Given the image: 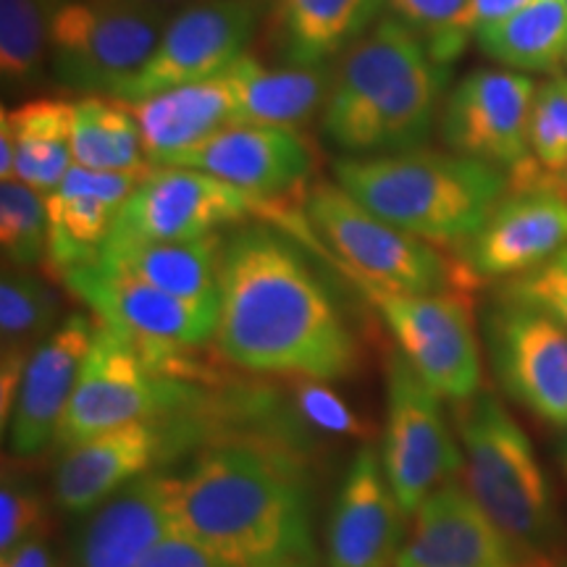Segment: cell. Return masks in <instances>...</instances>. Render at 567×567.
Listing matches in <instances>:
<instances>
[{
    "label": "cell",
    "instance_id": "obj_1",
    "mask_svg": "<svg viewBox=\"0 0 567 567\" xmlns=\"http://www.w3.org/2000/svg\"><path fill=\"white\" fill-rule=\"evenodd\" d=\"M213 344L250 373L350 379L360 350L342 310L297 245L266 224L224 237Z\"/></svg>",
    "mask_w": 567,
    "mask_h": 567
},
{
    "label": "cell",
    "instance_id": "obj_2",
    "mask_svg": "<svg viewBox=\"0 0 567 567\" xmlns=\"http://www.w3.org/2000/svg\"><path fill=\"white\" fill-rule=\"evenodd\" d=\"M176 523L234 567H321L300 467L255 442H218L176 478Z\"/></svg>",
    "mask_w": 567,
    "mask_h": 567
},
{
    "label": "cell",
    "instance_id": "obj_3",
    "mask_svg": "<svg viewBox=\"0 0 567 567\" xmlns=\"http://www.w3.org/2000/svg\"><path fill=\"white\" fill-rule=\"evenodd\" d=\"M450 80L452 69L386 13L334 61L321 111L323 140L354 158L423 147L442 116Z\"/></svg>",
    "mask_w": 567,
    "mask_h": 567
},
{
    "label": "cell",
    "instance_id": "obj_4",
    "mask_svg": "<svg viewBox=\"0 0 567 567\" xmlns=\"http://www.w3.org/2000/svg\"><path fill=\"white\" fill-rule=\"evenodd\" d=\"M334 179L347 195L429 245L465 247L509 193L492 163L415 147L386 155H342Z\"/></svg>",
    "mask_w": 567,
    "mask_h": 567
},
{
    "label": "cell",
    "instance_id": "obj_5",
    "mask_svg": "<svg viewBox=\"0 0 567 567\" xmlns=\"http://www.w3.org/2000/svg\"><path fill=\"white\" fill-rule=\"evenodd\" d=\"M467 492L509 538L526 567H551L555 502L526 431L492 392L457 405Z\"/></svg>",
    "mask_w": 567,
    "mask_h": 567
},
{
    "label": "cell",
    "instance_id": "obj_6",
    "mask_svg": "<svg viewBox=\"0 0 567 567\" xmlns=\"http://www.w3.org/2000/svg\"><path fill=\"white\" fill-rule=\"evenodd\" d=\"M302 213L310 231L329 245L352 279L415 295L446 292L460 284L473 287L463 264L455 268L436 245L396 229L347 195L339 184H316L305 197Z\"/></svg>",
    "mask_w": 567,
    "mask_h": 567
},
{
    "label": "cell",
    "instance_id": "obj_7",
    "mask_svg": "<svg viewBox=\"0 0 567 567\" xmlns=\"http://www.w3.org/2000/svg\"><path fill=\"white\" fill-rule=\"evenodd\" d=\"M166 27L142 0H61L51 30V76L82 95L118 97L147 66Z\"/></svg>",
    "mask_w": 567,
    "mask_h": 567
},
{
    "label": "cell",
    "instance_id": "obj_8",
    "mask_svg": "<svg viewBox=\"0 0 567 567\" xmlns=\"http://www.w3.org/2000/svg\"><path fill=\"white\" fill-rule=\"evenodd\" d=\"M354 281L379 308L396 350L442 400L460 405L481 392V352L465 289L415 295Z\"/></svg>",
    "mask_w": 567,
    "mask_h": 567
},
{
    "label": "cell",
    "instance_id": "obj_9",
    "mask_svg": "<svg viewBox=\"0 0 567 567\" xmlns=\"http://www.w3.org/2000/svg\"><path fill=\"white\" fill-rule=\"evenodd\" d=\"M381 465L408 517H413L431 494L457 481L465 467L463 446L452 436L442 396L425 384L400 350L389 354L386 365Z\"/></svg>",
    "mask_w": 567,
    "mask_h": 567
},
{
    "label": "cell",
    "instance_id": "obj_10",
    "mask_svg": "<svg viewBox=\"0 0 567 567\" xmlns=\"http://www.w3.org/2000/svg\"><path fill=\"white\" fill-rule=\"evenodd\" d=\"M195 396L187 381L155 375L118 331L97 321L95 342L55 431V444L66 450L118 425L155 421Z\"/></svg>",
    "mask_w": 567,
    "mask_h": 567
},
{
    "label": "cell",
    "instance_id": "obj_11",
    "mask_svg": "<svg viewBox=\"0 0 567 567\" xmlns=\"http://www.w3.org/2000/svg\"><path fill=\"white\" fill-rule=\"evenodd\" d=\"M258 205L243 189L197 168L153 166L118 210L101 255L208 237L245 221Z\"/></svg>",
    "mask_w": 567,
    "mask_h": 567
},
{
    "label": "cell",
    "instance_id": "obj_12",
    "mask_svg": "<svg viewBox=\"0 0 567 567\" xmlns=\"http://www.w3.org/2000/svg\"><path fill=\"white\" fill-rule=\"evenodd\" d=\"M484 337L499 386L544 423L567 429V323L499 292L486 310Z\"/></svg>",
    "mask_w": 567,
    "mask_h": 567
},
{
    "label": "cell",
    "instance_id": "obj_13",
    "mask_svg": "<svg viewBox=\"0 0 567 567\" xmlns=\"http://www.w3.org/2000/svg\"><path fill=\"white\" fill-rule=\"evenodd\" d=\"M258 0H197L166 21L158 48L116 101L137 103L155 92L224 74L243 59L258 27Z\"/></svg>",
    "mask_w": 567,
    "mask_h": 567
},
{
    "label": "cell",
    "instance_id": "obj_14",
    "mask_svg": "<svg viewBox=\"0 0 567 567\" xmlns=\"http://www.w3.org/2000/svg\"><path fill=\"white\" fill-rule=\"evenodd\" d=\"M536 84L509 69H476L446 92L442 140L446 151L513 174L530 158L528 118Z\"/></svg>",
    "mask_w": 567,
    "mask_h": 567
},
{
    "label": "cell",
    "instance_id": "obj_15",
    "mask_svg": "<svg viewBox=\"0 0 567 567\" xmlns=\"http://www.w3.org/2000/svg\"><path fill=\"white\" fill-rule=\"evenodd\" d=\"M61 279L69 292L97 316V321L111 326L132 344L197 350L216 337L218 305L182 300L101 260L74 268Z\"/></svg>",
    "mask_w": 567,
    "mask_h": 567
},
{
    "label": "cell",
    "instance_id": "obj_16",
    "mask_svg": "<svg viewBox=\"0 0 567 567\" xmlns=\"http://www.w3.org/2000/svg\"><path fill=\"white\" fill-rule=\"evenodd\" d=\"M567 245V184L559 179L509 187L484 229L460 247L473 284L515 279L544 266Z\"/></svg>",
    "mask_w": 567,
    "mask_h": 567
},
{
    "label": "cell",
    "instance_id": "obj_17",
    "mask_svg": "<svg viewBox=\"0 0 567 567\" xmlns=\"http://www.w3.org/2000/svg\"><path fill=\"white\" fill-rule=\"evenodd\" d=\"M405 517L379 450L363 444L347 467L326 523V565L394 567L405 542Z\"/></svg>",
    "mask_w": 567,
    "mask_h": 567
},
{
    "label": "cell",
    "instance_id": "obj_18",
    "mask_svg": "<svg viewBox=\"0 0 567 567\" xmlns=\"http://www.w3.org/2000/svg\"><path fill=\"white\" fill-rule=\"evenodd\" d=\"M163 166L197 168L243 189L258 203H268L308 179L313 155L297 130L231 124Z\"/></svg>",
    "mask_w": 567,
    "mask_h": 567
},
{
    "label": "cell",
    "instance_id": "obj_19",
    "mask_svg": "<svg viewBox=\"0 0 567 567\" xmlns=\"http://www.w3.org/2000/svg\"><path fill=\"white\" fill-rule=\"evenodd\" d=\"M97 334V321L71 313L32 352L11 410V452L34 457L55 442V431L80 381L84 358ZM9 429V423L3 425Z\"/></svg>",
    "mask_w": 567,
    "mask_h": 567
},
{
    "label": "cell",
    "instance_id": "obj_20",
    "mask_svg": "<svg viewBox=\"0 0 567 567\" xmlns=\"http://www.w3.org/2000/svg\"><path fill=\"white\" fill-rule=\"evenodd\" d=\"M394 567H526L473 494L452 481L413 515Z\"/></svg>",
    "mask_w": 567,
    "mask_h": 567
},
{
    "label": "cell",
    "instance_id": "obj_21",
    "mask_svg": "<svg viewBox=\"0 0 567 567\" xmlns=\"http://www.w3.org/2000/svg\"><path fill=\"white\" fill-rule=\"evenodd\" d=\"M176 528V478L145 473L87 515L74 542L76 567H140Z\"/></svg>",
    "mask_w": 567,
    "mask_h": 567
},
{
    "label": "cell",
    "instance_id": "obj_22",
    "mask_svg": "<svg viewBox=\"0 0 567 567\" xmlns=\"http://www.w3.org/2000/svg\"><path fill=\"white\" fill-rule=\"evenodd\" d=\"M153 166L140 172H92L71 166L63 182L45 195L48 255L45 266L59 276L101 258L118 210Z\"/></svg>",
    "mask_w": 567,
    "mask_h": 567
},
{
    "label": "cell",
    "instance_id": "obj_23",
    "mask_svg": "<svg viewBox=\"0 0 567 567\" xmlns=\"http://www.w3.org/2000/svg\"><path fill=\"white\" fill-rule=\"evenodd\" d=\"M166 436L153 421L126 423L63 450L53 471L55 505L69 515H90L118 488L151 473Z\"/></svg>",
    "mask_w": 567,
    "mask_h": 567
},
{
    "label": "cell",
    "instance_id": "obj_24",
    "mask_svg": "<svg viewBox=\"0 0 567 567\" xmlns=\"http://www.w3.org/2000/svg\"><path fill=\"white\" fill-rule=\"evenodd\" d=\"M234 95V124L297 130L323 111L334 82V63L264 66L245 53L224 71Z\"/></svg>",
    "mask_w": 567,
    "mask_h": 567
},
{
    "label": "cell",
    "instance_id": "obj_25",
    "mask_svg": "<svg viewBox=\"0 0 567 567\" xmlns=\"http://www.w3.org/2000/svg\"><path fill=\"white\" fill-rule=\"evenodd\" d=\"M130 109L137 116L151 166H163L234 124V95L226 74L155 92L145 101L130 103Z\"/></svg>",
    "mask_w": 567,
    "mask_h": 567
},
{
    "label": "cell",
    "instance_id": "obj_26",
    "mask_svg": "<svg viewBox=\"0 0 567 567\" xmlns=\"http://www.w3.org/2000/svg\"><path fill=\"white\" fill-rule=\"evenodd\" d=\"M386 0H274V38L292 66L334 63L384 17Z\"/></svg>",
    "mask_w": 567,
    "mask_h": 567
},
{
    "label": "cell",
    "instance_id": "obj_27",
    "mask_svg": "<svg viewBox=\"0 0 567 567\" xmlns=\"http://www.w3.org/2000/svg\"><path fill=\"white\" fill-rule=\"evenodd\" d=\"M74 101L38 97L0 113V132L13 142V179L48 195L74 166Z\"/></svg>",
    "mask_w": 567,
    "mask_h": 567
},
{
    "label": "cell",
    "instance_id": "obj_28",
    "mask_svg": "<svg viewBox=\"0 0 567 567\" xmlns=\"http://www.w3.org/2000/svg\"><path fill=\"white\" fill-rule=\"evenodd\" d=\"M221 234H208L187 243L140 245L122 252L101 255V264L118 268L153 284L163 292L189 302L218 305V271H221Z\"/></svg>",
    "mask_w": 567,
    "mask_h": 567
},
{
    "label": "cell",
    "instance_id": "obj_29",
    "mask_svg": "<svg viewBox=\"0 0 567 567\" xmlns=\"http://www.w3.org/2000/svg\"><path fill=\"white\" fill-rule=\"evenodd\" d=\"M481 53L520 74H547L567 61V0H538L478 27Z\"/></svg>",
    "mask_w": 567,
    "mask_h": 567
},
{
    "label": "cell",
    "instance_id": "obj_30",
    "mask_svg": "<svg viewBox=\"0 0 567 567\" xmlns=\"http://www.w3.org/2000/svg\"><path fill=\"white\" fill-rule=\"evenodd\" d=\"M74 163L92 172L147 168L142 132L130 103L109 95H84L74 111Z\"/></svg>",
    "mask_w": 567,
    "mask_h": 567
},
{
    "label": "cell",
    "instance_id": "obj_31",
    "mask_svg": "<svg viewBox=\"0 0 567 567\" xmlns=\"http://www.w3.org/2000/svg\"><path fill=\"white\" fill-rule=\"evenodd\" d=\"M61 0H0V80L24 92L51 71V30Z\"/></svg>",
    "mask_w": 567,
    "mask_h": 567
},
{
    "label": "cell",
    "instance_id": "obj_32",
    "mask_svg": "<svg viewBox=\"0 0 567 567\" xmlns=\"http://www.w3.org/2000/svg\"><path fill=\"white\" fill-rule=\"evenodd\" d=\"M59 297L30 268H6L0 279V342L3 354L32 352L59 326Z\"/></svg>",
    "mask_w": 567,
    "mask_h": 567
},
{
    "label": "cell",
    "instance_id": "obj_33",
    "mask_svg": "<svg viewBox=\"0 0 567 567\" xmlns=\"http://www.w3.org/2000/svg\"><path fill=\"white\" fill-rule=\"evenodd\" d=\"M386 13L408 27L431 59L452 69L476 34L473 0H386Z\"/></svg>",
    "mask_w": 567,
    "mask_h": 567
},
{
    "label": "cell",
    "instance_id": "obj_34",
    "mask_svg": "<svg viewBox=\"0 0 567 567\" xmlns=\"http://www.w3.org/2000/svg\"><path fill=\"white\" fill-rule=\"evenodd\" d=\"M0 245H3V258L13 268H32L45 264V195L21 182H3V187H0Z\"/></svg>",
    "mask_w": 567,
    "mask_h": 567
},
{
    "label": "cell",
    "instance_id": "obj_35",
    "mask_svg": "<svg viewBox=\"0 0 567 567\" xmlns=\"http://www.w3.org/2000/svg\"><path fill=\"white\" fill-rule=\"evenodd\" d=\"M528 147L542 172L565 179L567 172V74H551L536 87L528 118Z\"/></svg>",
    "mask_w": 567,
    "mask_h": 567
},
{
    "label": "cell",
    "instance_id": "obj_36",
    "mask_svg": "<svg viewBox=\"0 0 567 567\" xmlns=\"http://www.w3.org/2000/svg\"><path fill=\"white\" fill-rule=\"evenodd\" d=\"M292 405L297 415L313 429L331 436H350L371 442L373 429L360 417L347 402L331 389L326 381L308 379V375H295L292 384Z\"/></svg>",
    "mask_w": 567,
    "mask_h": 567
},
{
    "label": "cell",
    "instance_id": "obj_37",
    "mask_svg": "<svg viewBox=\"0 0 567 567\" xmlns=\"http://www.w3.org/2000/svg\"><path fill=\"white\" fill-rule=\"evenodd\" d=\"M45 528V502L38 488L6 465L0 486V555L19 547L27 538L40 536Z\"/></svg>",
    "mask_w": 567,
    "mask_h": 567
},
{
    "label": "cell",
    "instance_id": "obj_38",
    "mask_svg": "<svg viewBox=\"0 0 567 567\" xmlns=\"http://www.w3.org/2000/svg\"><path fill=\"white\" fill-rule=\"evenodd\" d=\"M499 292L534 302L567 323V245L544 266L507 279Z\"/></svg>",
    "mask_w": 567,
    "mask_h": 567
},
{
    "label": "cell",
    "instance_id": "obj_39",
    "mask_svg": "<svg viewBox=\"0 0 567 567\" xmlns=\"http://www.w3.org/2000/svg\"><path fill=\"white\" fill-rule=\"evenodd\" d=\"M140 567H234L182 528L168 534Z\"/></svg>",
    "mask_w": 567,
    "mask_h": 567
},
{
    "label": "cell",
    "instance_id": "obj_40",
    "mask_svg": "<svg viewBox=\"0 0 567 567\" xmlns=\"http://www.w3.org/2000/svg\"><path fill=\"white\" fill-rule=\"evenodd\" d=\"M0 567H53L51 547H48L42 536H32L21 542L19 547L6 551Z\"/></svg>",
    "mask_w": 567,
    "mask_h": 567
},
{
    "label": "cell",
    "instance_id": "obj_41",
    "mask_svg": "<svg viewBox=\"0 0 567 567\" xmlns=\"http://www.w3.org/2000/svg\"><path fill=\"white\" fill-rule=\"evenodd\" d=\"M538 3V0H473V17H476V30L492 21H499L509 17V13L528 9V6Z\"/></svg>",
    "mask_w": 567,
    "mask_h": 567
},
{
    "label": "cell",
    "instance_id": "obj_42",
    "mask_svg": "<svg viewBox=\"0 0 567 567\" xmlns=\"http://www.w3.org/2000/svg\"><path fill=\"white\" fill-rule=\"evenodd\" d=\"M563 467H565V473H567V450L563 452Z\"/></svg>",
    "mask_w": 567,
    "mask_h": 567
},
{
    "label": "cell",
    "instance_id": "obj_43",
    "mask_svg": "<svg viewBox=\"0 0 567 567\" xmlns=\"http://www.w3.org/2000/svg\"><path fill=\"white\" fill-rule=\"evenodd\" d=\"M142 3H166V0H142Z\"/></svg>",
    "mask_w": 567,
    "mask_h": 567
},
{
    "label": "cell",
    "instance_id": "obj_44",
    "mask_svg": "<svg viewBox=\"0 0 567 567\" xmlns=\"http://www.w3.org/2000/svg\"><path fill=\"white\" fill-rule=\"evenodd\" d=\"M565 184H567V172H565Z\"/></svg>",
    "mask_w": 567,
    "mask_h": 567
}]
</instances>
